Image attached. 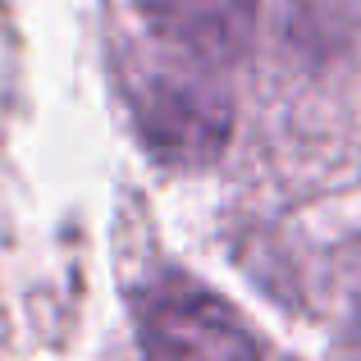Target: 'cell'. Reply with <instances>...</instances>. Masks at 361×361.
<instances>
[{"label": "cell", "instance_id": "obj_1", "mask_svg": "<svg viewBox=\"0 0 361 361\" xmlns=\"http://www.w3.org/2000/svg\"><path fill=\"white\" fill-rule=\"evenodd\" d=\"M133 123L165 165H211L233 133V106L211 78L188 69H147L128 87Z\"/></svg>", "mask_w": 361, "mask_h": 361}, {"label": "cell", "instance_id": "obj_2", "mask_svg": "<svg viewBox=\"0 0 361 361\" xmlns=\"http://www.w3.org/2000/svg\"><path fill=\"white\" fill-rule=\"evenodd\" d=\"M142 361H261L252 334L215 293L160 279L137 298Z\"/></svg>", "mask_w": 361, "mask_h": 361}, {"label": "cell", "instance_id": "obj_3", "mask_svg": "<svg viewBox=\"0 0 361 361\" xmlns=\"http://www.w3.org/2000/svg\"><path fill=\"white\" fill-rule=\"evenodd\" d=\"M160 42L197 64H229L252 42L256 0H137Z\"/></svg>", "mask_w": 361, "mask_h": 361}, {"label": "cell", "instance_id": "obj_4", "mask_svg": "<svg viewBox=\"0 0 361 361\" xmlns=\"http://www.w3.org/2000/svg\"><path fill=\"white\" fill-rule=\"evenodd\" d=\"M288 42L307 60H334L361 37V0H288Z\"/></svg>", "mask_w": 361, "mask_h": 361}, {"label": "cell", "instance_id": "obj_5", "mask_svg": "<svg viewBox=\"0 0 361 361\" xmlns=\"http://www.w3.org/2000/svg\"><path fill=\"white\" fill-rule=\"evenodd\" d=\"M348 343L361 353V298H357V307H353V325H348Z\"/></svg>", "mask_w": 361, "mask_h": 361}]
</instances>
